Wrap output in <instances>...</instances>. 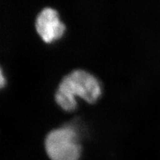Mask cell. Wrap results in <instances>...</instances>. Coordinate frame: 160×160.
Returning <instances> with one entry per match:
<instances>
[{"label":"cell","instance_id":"obj_1","mask_svg":"<svg viewBox=\"0 0 160 160\" xmlns=\"http://www.w3.org/2000/svg\"><path fill=\"white\" fill-rule=\"evenodd\" d=\"M102 93V82L94 74L83 69H75L60 80L54 93V100L63 111L73 113L78 108L77 98L94 105Z\"/></svg>","mask_w":160,"mask_h":160},{"label":"cell","instance_id":"obj_2","mask_svg":"<svg viewBox=\"0 0 160 160\" xmlns=\"http://www.w3.org/2000/svg\"><path fill=\"white\" fill-rule=\"evenodd\" d=\"M44 147L52 160H78L82 152L80 134L72 125L64 123L48 132Z\"/></svg>","mask_w":160,"mask_h":160},{"label":"cell","instance_id":"obj_3","mask_svg":"<svg viewBox=\"0 0 160 160\" xmlns=\"http://www.w3.org/2000/svg\"><path fill=\"white\" fill-rule=\"evenodd\" d=\"M34 27L40 39L46 44H52L61 39L67 30L59 12L49 6L43 8L38 13Z\"/></svg>","mask_w":160,"mask_h":160}]
</instances>
